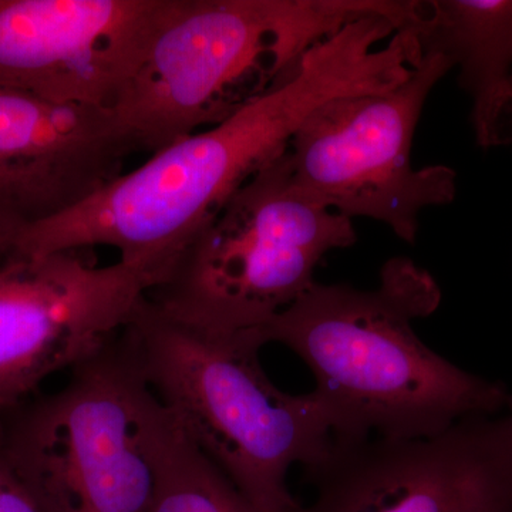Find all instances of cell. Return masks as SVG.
<instances>
[{
	"mask_svg": "<svg viewBox=\"0 0 512 512\" xmlns=\"http://www.w3.org/2000/svg\"><path fill=\"white\" fill-rule=\"evenodd\" d=\"M377 46L369 26L349 23L313 46L298 72L278 89L26 228L8 255L110 247L156 288L229 198L284 156L313 111L336 97L379 92L392 84V59Z\"/></svg>",
	"mask_w": 512,
	"mask_h": 512,
	"instance_id": "cell-1",
	"label": "cell"
},
{
	"mask_svg": "<svg viewBox=\"0 0 512 512\" xmlns=\"http://www.w3.org/2000/svg\"><path fill=\"white\" fill-rule=\"evenodd\" d=\"M440 303L436 279L394 256L376 288L315 282L258 333L311 369L312 393L336 439H420L468 417L504 413L511 394L424 345L414 320L433 315Z\"/></svg>",
	"mask_w": 512,
	"mask_h": 512,
	"instance_id": "cell-2",
	"label": "cell"
},
{
	"mask_svg": "<svg viewBox=\"0 0 512 512\" xmlns=\"http://www.w3.org/2000/svg\"><path fill=\"white\" fill-rule=\"evenodd\" d=\"M414 0H167L111 107L144 153L200 133L288 82L313 46L382 13L404 26Z\"/></svg>",
	"mask_w": 512,
	"mask_h": 512,
	"instance_id": "cell-3",
	"label": "cell"
},
{
	"mask_svg": "<svg viewBox=\"0 0 512 512\" xmlns=\"http://www.w3.org/2000/svg\"><path fill=\"white\" fill-rule=\"evenodd\" d=\"M148 386L185 437L261 512H303L289 470L313 466L333 443L313 393L282 392L259 362L255 332H201L144 298L124 328Z\"/></svg>",
	"mask_w": 512,
	"mask_h": 512,
	"instance_id": "cell-4",
	"label": "cell"
},
{
	"mask_svg": "<svg viewBox=\"0 0 512 512\" xmlns=\"http://www.w3.org/2000/svg\"><path fill=\"white\" fill-rule=\"evenodd\" d=\"M171 423L121 330L0 417V448L43 512H150Z\"/></svg>",
	"mask_w": 512,
	"mask_h": 512,
	"instance_id": "cell-5",
	"label": "cell"
},
{
	"mask_svg": "<svg viewBox=\"0 0 512 512\" xmlns=\"http://www.w3.org/2000/svg\"><path fill=\"white\" fill-rule=\"evenodd\" d=\"M352 220L302 190L286 153L239 188L147 298L201 330H261L315 284L329 252L352 247Z\"/></svg>",
	"mask_w": 512,
	"mask_h": 512,
	"instance_id": "cell-6",
	"label": "cell"
},
{
	"mask_svg": "<svg viewBox=\"0 0 512 512\" xmlns=\"http://www.w3.org/2000/svg\"><path fill=\"white\" fill-rule=\"evenodd\" d=\"M450 70L446 56L423 53L392 89L336 97L313 111L286 151L299 187L349 220L383 222L414 244L420 212L456 198V171L414 168L412 154L424 104Z\"/></svg>",
	"mask_w": 512,
	"mask_h": 512,
	"instance_id": "cell-7",
	"label": "cell"
},
{
	"mask_svg": "<svg viewBox=\"0 0 512 512\" xmlns=\"http://www.w3.org/2000/svg\"><path fill=\"white\" fill-rule=\"evenodd\" d=\"M303 512H512V414L420 439H336L305 468Z\"/></svg>",
	"mask_w": 512,
	"mask_h": 512,
	"instance_id": "cell-8",
	"label": "cell"
},
{
	"mask_svg": "<svg viewBox=\"0 0 512 512\" xmlns=\"http://www.w3.org/2000/svg\"><path fill=\"white\" fill-rule=\"evenodd\" d=\"M153 281L89 249L6 255L0 264V417L119 336Z\"/></svg>",
	"mask_w": 512,
	"mask_h": 512,
	"instance_id": "cell-9",
	"label": "cell"
},
{
	"mask_svg": "<svg viewBox=\"0 0 512 512\" xmlns=\"http://www.w3.org/2000/svg\"><path fill=\"white\" fill-rule=\"evenodd\" d=\"M167 0H0V90L111 110Z\"/></svg>",
	"mask_w": 512,
	"mask_h": 512,
	"instance_id": "cell-10",
	"label": "cell"
},
{
	"mask_svg": "<svg viewBox=\"0 0 512 512\" xmlns=\"http://www.w3.org/2000/svg\"><path fill=\"white\" fill-rule=\"evenodd\" d=\"M141 148L113 111L0 90V255L119 177Z\"/></svg>",
	"mask_w": 512,
	"mask_h": 512,
	"instance_id": "cell-11",
	"label": "cell"
},
{
	"mask_svg": "<svg viewBox=\"0 0 512 512\" xmlns=\"http://www.w3.org/2000/svg\"><path fill=\"white\" fill-rule=\"evenodd\" d=\"M421 52L446 56L473 101L477 144L503 146L512 76V0H417Z\"/></svg>",
	"mask_w": 512,
	"mask_h": 512,
	"instance_id": "cell-12",
	"label": "cell"
},
{
	"mask_svg": "<svg viewBox=\"0 0 512 512\" xmlns=\"http://www.w3.org/2000/svg\"><path fill=\"white\" fill-rule=\"evenodd\" d=\"M150 512L261 511L185 437L173 417Z\"/></svg>",
	"mask_w": 512,
	"mask_h": 512,
	"instance_id": "cell-13",
	"label": "cell"
},
{
	"mask_svg": "<svg viewBox=\"0 0 512 512\" xmlns=\"http://www.w3.org/2000/svg\"><path fill=\"white\" fill-rule=\"evenodd\" d=\"M0 512H43L9 467L0 448Z\"/></svg>",
	"mask_w": 512,
	"mask_h": 512,
	"instance_id": "cell-14",
	"label": "cell"
},
{
	"mask_svg": "<svg viewBox=\"0 0 512 512\" xmlns=\"http://www.w3.org/2000/svg\"><path fill=\"white\" fill-rule=\"evenodd\" d=\"M510 107H508L507 119H505L503 146L504 144H512V76L510 83Z\"/></svg>",
	"mask_w": 512,
	"mask_h": 512,
	"instance_id": "cell-15",
	"label": "cell"
},
{
	"mask_svg": "<svg viewBox=\"0 0 512 512\" xmlns=\"http://www.w3.org/2000/svg\"><path fill=\"white\" fill-rule=\"evenodd\" d=\"M505 412L512 414V394H510V397H508L507 410H505Z\"/></svg>",
	"mask_w": 512,
	"mask_h": 512,
	"instance_id": "cell-16",
	"label": "cell"
}]
</instances>
